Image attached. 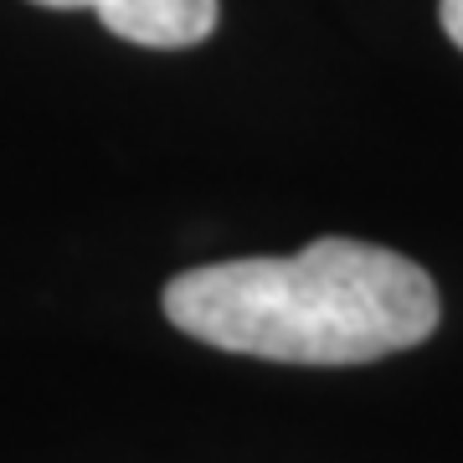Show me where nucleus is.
<instances>
[{"instance_id":"1","label":"nucleus","mask_w":463,"mask_h":463,"mask_svg":"<svg viewBox=\"0 0 463 463\" xmlns=\"http://www.w3.org/2000/svg\"><path fill=\"white\" fill-rule=\"evenodd\" d=\"M165 319L201 345L283 365H365L422 345L438 283L392 248L319 237L294 258H232L165 283Z\"/></svg>"},{"instance_id":"2","label":"nucleus","mask_w":463,"mask_h":463,"mask_svg":"<svg viewBox=\"0 0 463 463\" xmlns=\"http://www.w3.org/2000/svg\"><path fill=\"white\" fill-rule=\"evenodd\" d=\"M47 11H93V16L134 47L185 52L206 42L222 21V0H32Z\"/></svg>"},{"instance_id":"3","label":"nucleus","mask_w":463,"mask_h":463,"mask_svg":"<svg viewBox=\"0 0 463 463\" xmlns=\"http://www.w3.org/2000/svg\"><path fill=\"white\" fill-rule=\"evenodd\" d=\"M438 21H443L448 42L463 52V0H438Z\"/></svg>"}]
</instances>
